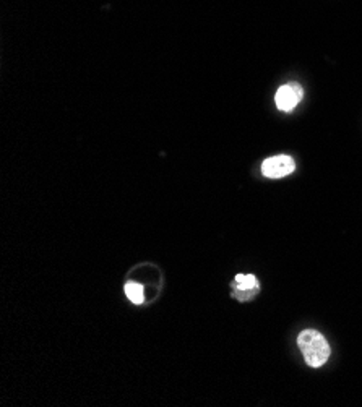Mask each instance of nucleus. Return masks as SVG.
<instances>
[{
	"instance_id": "nucleus-1",
	"label": "nucleus",
	"mask_w": 362,
	"mask_h": 407,
	"mask_svg": "<svg viewBox=\"0 0 362 407\" xmlns=\"http://www.w3.org/2000/svg\"><path fill=\"white\" fill-rule=\"evenodd\" d=\"M297 346L304 355L305 364L312 369H320L330 359L331 349L322 333L317 330H304L297 336Z\"/></svg>"
},
{
	"instance_id": "nucleus-2",
	"label": "nucleus",
	"mask_w": 362,
	"mask_h": 407,
	"mask_svg": "<svg viewBox=\"0 0 362 407\" xmlns=\"http://www.w3.org/2000/svg\"><path fill=\"white\" fill-rule=\"evenodd\" d=\"M294 171H296V162L286 155L271 156L262 162V174L268 179H283Z\"/></svg>"
},
{
	"instance_id": "nucleus-3",
	"label": "nucleus",
	"mask_w": 362,
	"mask_h": 407,
	"mask_svg": "<svg viewBox=\"0 0 362 407\" xmlns=\"http://www.w3.org/2000/svg\"><path fill=\"white\" fill-rule=\"evenodd\" d=\"M304 91L299 83H287L278 88L275 96L276 107L283 112H291L294 107L301 103Z\"/></svg>"
},
{
	"instance_id": "nucleus-4",
	"label": "nucleus",
	"mask_w": 362,
	"mask_h": 407,
	"mask_svg": "<svg viewBox=\"0 0 362 407\" xmlns=\"http://www.w3.org/2000/svg\"><path fill=\"white\" fill-rule=\"evenodd\" d=\"M236 292L234 296L241 301L251 299L253 294L258 292V281L253 274H237L236 276Z\"/></svg>"
},
{
	"instance_id": "nucleus-5",
	"label": "nucleus",
	"mask_w": 362,
	"mask_h": 407,
	"mask_svg": "<svg viewBox=\"0 0 362 407\" xmlns=\"http://www.w3.org/2000/svg\"><path fill=\"white\" fill-rule=\"evenodd\" d=\"M126 294L133 303L138 305L143 302V287L137 284V282H128V284L126 286Z\"/></svg>"
}]
</instances>
